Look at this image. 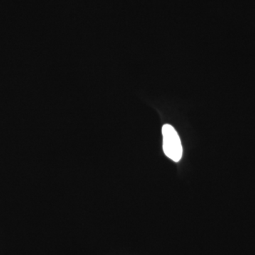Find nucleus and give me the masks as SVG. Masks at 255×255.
<instances>
[{
    "mask_svg": "<svg viewBox=\"0 0 255 255\" xmlns=\"http://www.w3.org/2000/svg\"><path fill=\"white\" fill-rule=\"evenodd\" d=\"M162 132L164 154L174 162H179L182 157L183 148L177 130L169 124H165L162 127Z\"/></svg>",
    "mask_w": 255,
    "mask_h": 255,
    "instance_id": "f257e3e1",
    "label": "nucleus"
}]
</instances>
